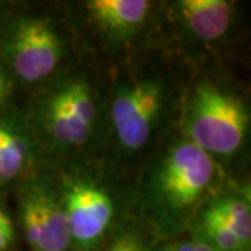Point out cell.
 <instances>
[{
	"instance_id": "6da1fadb",
	"label": "cell",
	"mask_w": 251,
	"mask_h": 251,
	"mask_svg": "<svg viewBox=\"0 0 251 251\" xmlns=\"http://www.w3.org/2000/svg\"><path fill=\"white\" fill-rule=\"evenodd\" d=\"M249 112L242 100L209 82H200L188 102L184 130L188 141L206 153L230 155L244 143Z\"/></svg>"
},
{
	"instance_id": "7a4b0ae2",
	"label": "cell",
	"mask_w": 251,
	"mask_h": 251,
	"mask_svg": "<svg viewBox=\"0 0 251 251\" xmlns=\"http://www.w3.org/2000/svg\"><path fill=\"white\" fill-rule=\"evenodd\" d=\"M215 172L209 153L190 141L176 144L156 171V196L168 211H187L204 196Z\"/></svg>"
},
{
	"instance_id": "3957f363",
	"label": "cell",
	"mask_w": 251,
	"mask_h": 251,
	"mask_svg": "<svg viewBox=\"0 0 251 251\" xmlns=\"http://www.w3.org/2000/svg\"><path fill=\"white\" fill-rule=\"evenodd\" d=\"M163 102L159 81H134L116 92L110 116L117 140L127 151H138L150 140Z\"/></svg>"
},
{
	"instance_id": "277c9868",
	"label": "cell",
	"mask_w": 251,
	"mask_h": 251,
	"mask_svg": "<svg viewBox=\"0 0 251 251\" xmlns=\"http://www.w3.org/2000/svg\"><path fill=\"white\" fill-rule=\"evenodd\" d=\"M60 201L72 244L81 251H92L113 219L115 208L109 194L98 184L78 179L66 183Z\"/></svg>"
},
{
	"instance_id": "5b68a950",
	"label": "cell",
	"mask_w": 251,
	"mask_h": 251,
	"mask_svg": "<svg viewBox=\"0 0 251 251\" xmlns=\"http://www.w3.org/2000/svg\"><path fill=\"white\" fill-rule=\"evenodd\" d=\"M62 41L44 18H27L11 31L6 53L21 80L34 82L49 77L62 57Z\"/></svg>"
},
{
	"instance_id": "8992f818",
	"label": "cell",
	"mask_w": 251,
	"mask_h": 251,
	"mask_svg": "<svg viewBox=\"0 0 251 251\" xmlns=\"http://www.w3.org/2000/svg\"><path fill=\"white\" fill-rule=\"evenodd\" d=\"M20 218L31 251H69L70 232L60 197L44 186H31L21 197Z\"/></svg>"
},
{
	"instance_id": "52a82bcc",
	"label": "cell",
	"mask_w": 251,
	"mask_h": 251,
	"mask_svg": "<svg viewBox=\"0 0 251 251\" xmlns=\"http://www.w3.org/2000/svg\"><path fill=\"white\" fill-rule=\"evenodd\" d=\"M95 102L90 85L75 80L63 85L50 98L46 109L48 130L57 143L81 145L92 131Z\"/></svg>"
},
{
	"instance_id": "ba28073f",
	"label": "cell",
	"mask_w": 251,
	"mask_h": 251,
	"mask_svg": "<svg viewBox=\"0 0 251 251\" xmlns=\"http://www.w3.org/2000/svg\"><path fill=\"white\" fill-rule=\"evenodd\" d=\"M177 7L186 28L201 41H216L229 29L232 6L226 0H181Z\"/></svg>"
},
{
	"instance_id": "9c48e42d",
	"label": "cell",
	"mask_w": 251,
	"mask_h": 251,
	"mask_svg": "<svg viewBox=\"0 0 251 251\" xmlns=\"http://www.w3.org/2000/svg\"><path fill=\"white\" fill-rule=\"evenodd\" d=\"M85 9L103 31L112 35H128L143 25L151 3L147 0H91Z\"/></svg>"
},
{
	"instance_id": "30bf717a",
	"label": "cell",
	"mask_w": 251,
	"mask_h": 251,
	"mask_svg": "<svg viewBox=\"0 0 251 251\" xmlns=\"http://www.w3.org/2000/svg\"><path fill=\"white\" fill-rule=\"evenodd\" d=\"M212 215L224 222L233 232L244 246L251 244V212L249 202L242 198L227 197L216 201L206 208Z\"/></svg>"
},
{
	"instance_id": "8fae6325",
	"label": "cell",
	"mask_w": 251,
	"mask_h": 251,
	"mask_svg": "<svg viewBox=\"0 0 251 251\" xmlns=\"http://www.w3.org/2000/svg\"><path fill=\"white\" fill-rule=\"evenodd\" d=\"M27 161V145L20 135L0 123V183L13 180Z\"/></svg>"
},
{
	"instance_id": "7c38bea8",
	"label": "cell",
	"mask_w": 251,
	"mask_h": 251,
	"mask_svg": "<svg viewBox=\"0 0 251 251\" xmlns=\"http://www.w3.org/2000/svg\"><path fill=\"white\" fill-rule=\"evenodd\" d=\"M106 251H148L143 239L134 232H126L110 243Z\"/></svg>"
},
{
	"instance_id": "4fadbf2b",
	"label": "cell",
	"mask_w": 251,
	"mask_h": 251,
	"mask_svg": "<svg viewBox=\"0 0 251 251\" xmlns=\"http://www.w3.org/2000/svg\"><path fill=\"white\" fill-rule=\"evenodd\" d=\"M14 240V227L10 218L0 209V251H6Z\"/></svg>"
},
{
	"instance_id": "5bb4252c",
	"label": "cell",
	"mask_w": 251,
	"mask_h": 251,
	"mask_svg": "<svg viewBox=\"0 0 251 251\" xmlns=\"http://www.w3.org/2000/svg\"><path fill=\"white\" fill-rule=\"evenodd\" d=\"M166 251H216L215 249H212L209 244H206L205 242L196 239V240H191V242L186 243H179V244H175L169 249H166Z\"/></svg>"
},
{
	"instance_id": "9a60e30c",
	"label": "cell",
	"mask_w": 251,
	"mask_h": 251,
	"mask_svg": "<svg viewBox=\"0 0 251 251\" xmlns=\"http://www.w3.org/2000/svg\"><path fill=\"white\" fill-rule=\"evenodd\" d=\"M10 94V81L7 74L4 72V69L0 64V105H3L6 102V99L9 98Z\"/></svg>"
}]
</instances>
